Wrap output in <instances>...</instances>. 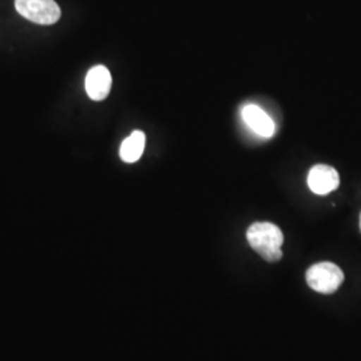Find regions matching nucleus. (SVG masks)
<instances>
[{
	"mask_svg": "<svg viewBox=\"0 0 361 361\" xmlns=\"http://www.w3.org/2000/svg\"><path fill=\"white\" fill-rule=\"evenodd\" d=\"M246 238L261 257L268 262H277L283 258L281 246L284 235L281 229L271 222H255L246 231Z\"/></svg>",
	"mask_w": 361,
	"mask_h": 361,
	"instance_id": "f257e3e1",
	"label": "nucleus"
},
{
	"mask_svg": "<svg viewBox=\"0 0 361 361\" xmlns=\"http://www.w3.org/2000/svg\"><path fill=\"white\" fill-rule=\"evenodd\" d=\"M305 279L314 292L332 295L344 283V273L334 262H319L307 271Z\"/></svg>",
	"mask_w": 361,
	"mask_h": 361,
	"instance_id": "f03ea898",
	"label": "nucleus"
},
{
	"mask_svg": "<svg viewBox=\"0 0 361 361\" xmlns=\"http://www.w3.org/2000/svg\"><path fill=\"white\" fill-rule=\"evenodd\" d=\"M15 8L27 20L42 26H51L61 19L55 0H15Z\"/></svg>",
	"mask_w": 361,
	"mask_h": 361,
	"instance_id": "7ed1b4c3",
	"label": "nucleus"
},
{
	"mask_svg": "<svg viewBox=\"0 0 361 361\" xmlns=\"http://www.w3.org/2000/svg\"><path fill=\"white\" fill-rule=\"evenodd\" d=\"M340 185V177L336 169L328 165H316L310 169L308 174V186L310 190L319 195L332 193Z\"/></svg>",
	"mask_w": 361,
	"mask_h": 361,
	"instance_id": "20e7f679",
	"label": "nucleus"
},
{
	"mask_svg": "<svg viewBox=\"0 0 361 361\" xmlns=\"http://www.w3.org/2000/svg\"><path fill=\"white\" fill-rule=\"evenodd\" d=\"M241 116L246 126L253 133H256L258 137L271 138L274 135L276 126L273 119L257 104H246L243 109Z\"/></svg>",
	"mask_w": 361,
	"mask_h": 361,
	"instance_id": "39448f33",
	"label": "nucleus"
},
{
	"mask_svg": "<svg viewBox=\"0 0 361 361\" xmlns=\"http://www.w3.org/2000/svg\"><path fill=\"white\" fill-rule=\"evenodd\" d=\"M86 92L92 101H104L111 90V74L104 66H95L87 73Z\"/></svg>",
	"mask_w": 361,
	"mask_h": 361,
	"instance_id": "423d86ee",
	"label": "nucleus"
},
{
	"mask_svg": "<svg viewBox=\"0 0 361 361\" xmlns=\"http://www.w3.org/2000/svg\"><path fill=\"white\" fill-rule=\"evenodd\" d=\"M145 143H146V135L142 131H134L130 134L119 149V155L123 162L128 164H134L137 162L143 154L145 150Z\"/></svg>",
	"mask_w": 361,
	"mask_h": 361,
	"instance_id": "0eeeda50",
	"label": "nucleus"
},
{
	"mask_svg": "<svg viewBox=\"0 0 361 361\" xmlns=\"http://www.w3.org/2000/svg\"><path fill=\"white\" fill-rule=\"evenodd\" d=\"M360 229H361V216H360Z\"/></svg>",
	"mask_w": 361,
	"mask_h": 361,
	"instance_id": "6e6552de",
	"label": "nucleus"
}]
</instances>
